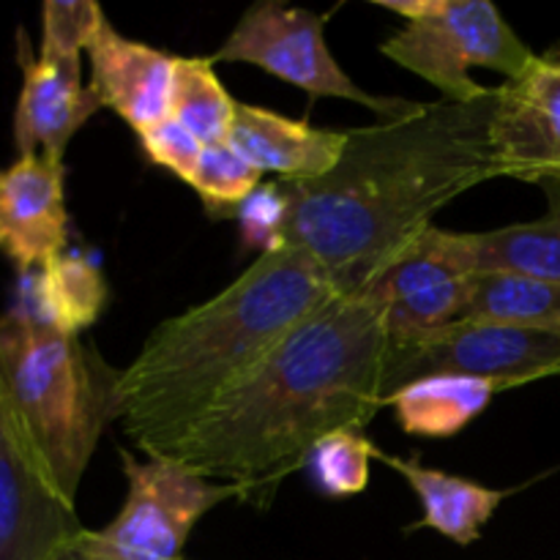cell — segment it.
I'll use <instances>...</instances> for the list:
<instances>
[{"label":"cell","mask_w":560,"mask_h":560,"mask_svg":"<svg viewBox=\"0 0 560 560\" xmlns=\"http://www.w3.org/2000/svg\"><path fill=\"white\" fill-rule=\"evenodd\" d=\"M492 107L495 88L479 102L441 98L405 118L353 129L331 173L284 184L273 197L266 249H304L339 295L370 288L443 206L501 178Z\"/></svg>","instance_id":"1"},{"label":"cell","mask_w":560,"mask_h":560,"mask_svg":"<svg viewBox=\"0 0 560 560\" xmlns=\"http://www.w3.org/2000/svg\"><path fill=\"white\" fill-rule=\"evenodd\" d=\"M386 306L370 288L328 301L244 383L219 399L164 457L244 490L266 509L328 435L366 430L381 413Z\"/></svg>","instance_id":"2"},{"label":"cell","mask_w":560,"mask_h":560,"mask_svg":"<svg viewBox=\"0 0 560 560\" xmlns=\"http://www.w3.org/2000/svg\"><path fill=\"white\" fill-rule=\"evenodd\" d=\"M339 290L299 246L266 249L233 284L164 320L120 372V424L164 457Z\"/></svg>","instance_id":"3"},{"label":"cell","mask_w":560,"mask_h":560,"mask_svg":"<svg viewBox=\"0 0 560 560\" xmlns=\"http://www.w3.org/2000/svg\"><path fill=\"white\" fill-rule=\"evenodd\" d=\"M0 375L49 479L74 503L98 438L120 416V372L14 306L0 315Z\"/></svg>","instance_id":"4"},{"label":"cell","mask_w":560,"mask_h":560,"mask_svg":"<svg viewBox=\"0 0 560 560\" xmlns=\"http://www.w3.org/2000/svg\"><path fill=\"white\" fill-rule=\"evenodd\" d=\"M381 52L435 85L446 102L459 104L479 102L492 91L468 74L474 66L517 80L536 60L487 0H430L427 14L405 22L402 31L381 44Z\"/></svg>","instance_id":"5"},{"label":"cell","mask_w":560,"mask_h":560,"mask_svg":"<svg viewBox=\"0 0 560 560\" xmlns=\"http://www.w3.org/2000/svg\"><path fill=\"white\" fill-rule=\"evenodd\" d=\"M129 492L118 517L88 541L120 560H184L186 539L211 509L244 501V490L206 479L167 457L135 459L120 452Z\"/></svg>","instance_id":"6"},{"label":"cell","mask_w":560,"mask_h":560,"mask_svg":"<svg viewBox=\"0 0 560 560\" xmlns=\"http://www.w3.org/2000/svg\"><path fill=\"white\" fill-rule=\"evenodd\" d=\"M211 63H249L312 98H350L375 109L386 120L405 118L421 104L405 98L372 96L355 85L323 36V16L306 9H290L279 0H262L244 11L222 47L208 55Z\"/></svg>","instance_id":"7"},{"label":"cell","mask_w":560,"mask_h":560,"mask_svg":"<svg viewBox=\"0 0 560 560\" xmlns=\"http://www.w3.org/2000/svg\"><path fill=\"white\" fill-rule=\"evenodd\" d=\"M435 375L487 377L509 388L560 375V331L459 320L419 345L388 348L383 394Z\"/></svg>","instance_id":"8"},{"label":"cell","mask_w":560,"mask_h":560,"mask_svg":"<svg viewBox=\"0 0 560 560\" xmlns=\"http://www.w3.org/2000/svg\"><path fill=\"white\" fill-rule=\"evenodd\" d=\"M476 273L468 233L430 224L370 284L386 306L388 348H410L463 320Z\"/></svg>","instance_id":"9"},{"label":"cell","mask_w":560,"mask_h":560,"mask_svg":"<svg viewBox=\"0 0 560 560\" xmlns=\"http://www.w3.org/2000/svg\"><path fill=\"white\" fill-rule=\"evenodd\" d=\"M82 530L49 479L0 375V560H49Z\"/></svg>","instance_id":"10"},{"label":"cell","mask_w":560,"mask_h":560,"mask_svg":"<svg viewBox=\"0 0 560 560\" xmlns=\"http://www.w3.org/2000/svg\"><path fill=\"white\" fill-rule=\"evenodd\" d=\"M490 137L501 178L560 180V49L495 88Z\"/></svg>","instance_id":"11"},{"label":"cell","mask_w":560,"mask_h":560,"mask_svg":"<svg viewBox=\"0 0 560 560\" xmlns=\"http://www.w3.org/2000/svg\"><path fill=\"white\" fill-rule=\"evenodd\" d=\"M22 91L14 109V145L20 156L63 162L71 137L102 109L91 85L82 82V58L42 55L33 58L20 33Z\"/></svg>","instance_id":"12"},{"label":"cell","mask_w":560,"mask_h":560,"mask_svg":"<svg viewBox=\"0 0 560 560\" xmlns=\"http://www.w3.org/2000/svg\"><path fill=\"white\" fill-rule=\"evenodd\" d=\"M63 175V162L44 156H20L0 170V255L9 257L22 277L66 252Z\"/></svg>","instance_id":"13"},{"label":"cell","mask_w":560,"mask_h":560,"mask_svg":"<svg viewBox=\"0 0 560 560\" xmlns=\"http://www.w3.org/2000/svg\"><path fill=\"white\" fill-rule=\"evenodd\" d=\"M88 58L91 91L102 107L113 109L137 135L167 118L175 74L173 55L120 36L107 20L88 47Z\"/></svg>","instance_id":"14"},{"label":"cell","mask_w":560,"mask_h":560,"mask_svg":"<svg viewBox=\"0 0 560 560\" xmlns=\"http://www.w3.org/2000/svg\"><path fill=\"white\" fill-rule=\"evenodd\" d=\"M350 142V131L315 129L271 109L238 102L230 145L260 173L282 175L284 184L315 180L331 173Z\"/></svg>","instance_id":"15"},{"label":"cell","mask_w":560,"mask_h":560,"mask_svg":"<svg viewBox=\"0 0 560 560\" xmlns=\"http://www.w3.org/2000/svg\"><path fill=\"white\" fill-rule=\"evenodd\" d=\"M375 459H381L386 468L397 470L410 490L419 495L424 506V517L413 525V530L430 528L441 536L452 539L454 545L468 547L481 539V530L498 512L506 492L490 490L485 485L463 479V476L443 474V470L424 468L419 457H394L377 448Z\"/></svg>","instance_id":"16"},{"label":"cell","mask_w":560,"mask_h":560,"mask_svg":"<svg viewBox=\"0 0 560 560\" xmlns=\"http://www.w3.org/2000/svg\"><path fill=\"white\" fill-rule=\"evenodd\" d=\"M25 282L20 310L69 337H80L107 306L109 290L102 268L77 252L52 257L44 268L25 273Z\"/></svg>","instance_id":"17"},{"label":"cell","mask_w":560,"mask_h":560,"mask_svg":"<svg viewBox=\"0 0 560 560\" xmlns=\"http://www.w3.org/2000/svg\"><path fill=\"white\" fill-rule=\"evenodd\" d=\"M506 383L487 377L435 375L421 377L397 388L386 397L388 408L397 416L399 427L416 438H454L474 419H479L498 392H506Z\"/></svg>","instance_id":"18"},{"label":"cell","mask_w":560,"mask_h":560,"mask_svg":"<svg viewBox=\"0 0 560 560\" xmlns=\"http://www.w3.org/2000/svg\"><path fill=\"white\" fill-rule=\"evenodd\" d=\"M550 208L525 224L468 233L476 271H509L560 282V180L545 184Z\"/></svg>","instance_id":"19"},{"label":"cell","mask_w":560,"mask_h":560,"mask_svg":"<svg viewBox=\"0 0 560 560\" xmlns=\"http://www.w3.org/2000/svg\"><path fill=\"white\" fill-rule=\"evenodd\" d=\"M463 320L560 331V282L509 271H479Z\"/></svg>","instance_id":"20"},{"label":"cell","mask_w":560,"mask_h":560,"mask_svg":"<svg viewBox=\"0 0 560 560\" xmlns=\"http://www.w3.org/2000/svg\"><path fill=\"white\" fill-rule=\"evenodd\" d=\"M235 107H238V102H233V96L224 91L211 60L175 58L170 115L189 135H195L202 145L230 142Z\"/></svg>","instance_id":"21"},{"label":"cell","mask_w":560,"mask_h":560,"mask_svg":"<svg viewBox=\"0 0 560 560\" xmlns=\"http://www.w3.org/2000/svg\"><path fill=\"white\" fill-rule=\"evenodd\" d=\"M377 446L364 435V430H342L328 435L312 452L310 468L317 487L331 498L359 495L370 485V463Z\"/></svg>","instance_id":"22"},{"label":"cell","mask_w":560,"mask_h":560,"mask_svg":"<svg viewBox=\"0 0 560 560\" xmlns=\"http://www.w3.org/2000/svg\"><path fill=\"white\" fill-rule=\"evenodd\" d=\"M260 170L241 156L230 142L202 148L191 189L202 197L208 211L222 213L249 200L260 186Z\"/></svg>","instance_id":"23"},{"label":"cell","mask_w":560,"mask_h":560,"mask_svg":"<svg viewBox=\"0 0 560 560\" xmlns=\"http://www.w3.org/2000/svg\"><path fill=\"white\" fill-rule=\"evenodd\" d=\"M107 22L93 0H47L42 5V55L82 58Z\"/></svg>","instance_id":"24"},{"label":"cell","mask_w":560,"mask_h":560,"mask_svg":"<svg viewBox=\"0 0 560 560\" xmlns=\"http://www.w3.org/2000/svg\"><path fill=\"white\" fill-rule=\"evenodd\" d=\"M137 137H140L142 151H145V156L153 164L170 170V173L178 175L186 184L195 180L197 164H200L202 148L206 145L195 135H189L173 115L142 129Z\"/></svg>","instance_id":"25"},{"label":"cell","mask_w":560,"mask_h":560,"mask_svg":"<svg viewBox=\"0 0 560 560\" xmlns=\"http://www.w3.org/2000/svg\"><path fill=\"white\" fill-rule=\"evenodd\" d=\"M49 560H120V558H115V556H109V552H102L98 547H93L91 541H88L85 528H82L80 534L69 541V545L60 547V550L55 552Z\"/></svg>","instance_id":"26"}]
</instances>
